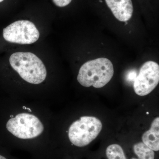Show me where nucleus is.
Masks as SVG:
<instances>
[{"label": "nucleus", "instance_id": "nucleus-1", "mask_svg": "<svg viewBox=\"0 0 159 159\" xmlns=\"http://www.w3.org/2000/svg\"><path fill=\"white\" fill-rule=\"evenodd\" d=\"M0 99V143L11 139L32 141L51 135V113L35 102Z\"/></svg>", "mask_w": 159, "mask_h": 159}, {"label": "nucleus", "instance_id": "nucleus-2", "mask_svg": "<svg viewBox=\"0 0 159 159\" xmlns=\"http://www.w3.org/2000/svg\"><path fill=\"white\" fill-rule=\"evenodd\" d=\"M12 69L26 82L37 85L42 83L47 77L45 66L36 55L31 52H16L9 58Z\"/></svg>", "mask_w": 159, "mask_h": 159}, {"label": "nucleus", "instance_id": "nucleus-3", "mask_svg": "<svg viewBox=\"0 0 159 159\" xmlns=\"http://www.w3.org/2000/svg\"><path fill=\"white\" fill-rule=\"evenodd\" d=\"M113 65L105 57L89 61L80 69L77 81L83 86L101 88L106 85L112 78Z\"/></svg>", "mask_w": 159, "mask_h": 159}, {"label": "nucleus", "instance_id": "nucleus-4", "mask_svg": "<svg viewBox=\"0 0 159 159\" xmlns=\"http://www.w3.org/2000/svg\"><path fill=\"white\" fill-rule=\"evenodd\" d=\"M102 128L101 121L96 117L82 116L72 122L67 133L72 145L83 147L96 139Z\"/></svg>", "mask_w": 159, "mask_h": 159}, {"label": "nucleus", "instance_id": "nucleus-5", "mask_svg": "<svg viewBox=\"0 0 159 159\" xmlns=\"http://www.w3.org/2000/svg\"><path fill=\"white\" fill-rule=\"evenodd\" d=\"M39 32L33 23L21 20L11 23L3 29V38L6 41L20 44H30L37 41Z\"/></svg>", "mask_w": 159, "mask_h": 159}, {"label": "nucleus", "instance_id": "nucleus-6", "mask_svg": "<svg viewBox=\"0 0 159 159\" xmlns=\"http://www.w3.org/2000/svg\"><path fill=\"white\" fill-rule=\"evenodd\" d=\"M159 82V65L148 61L142 65L139 75L134 80V90L139 96H146L154 89Z\"/></svg>", "mask_w": 159, "mask_h": 159}, {"label": "nucleus", "instance_id": "nucleus-7", "mask_svg": "<svg viewBox=\"0 0 159 159\" xmlns=\"http://www.w3.org/2000/svg\"><path fill=\"white\" fill-rule=\"evenodd\" d=\"M107 5L115 17L121 22H127L133 13L131 0H105Z\"/></svg>", "mask_w": 159, "mask_h": 159}, {"label": "nucleus", "instance_id": "nucleus-8", "mask_svg": "<svg viewBox=\"0 0 159 159\" xmlns=\"http://www.w3.org/2000/svg\"><path fill=\"white\" fill-rule=\"evenodd\" d=\"M159 118L157 117L152 121L149 130L142 136L143 143L154 151L159 150Z\"/></svg>", "mask_w": 159, "mask_h": 159}, {"label": "nucleus", "instance_id": "nucleus-9", "mask_svg": "<svg viewBox=\"0 0 159 159\" xmlns=\"http://www.w3.org/2000/svg\"><path fill=\"white\" fill-rule=\"evenodd\" d=\"M133 149L138 159H154V151L148 148L143 142H139L135 144Z\"/></svg>", "mask_w": 159, "mask_h": 159}, {"label": "nucleus", "instance_id": "nucleus-10", "mask_svg": "<svg viewBox=\"0 0 159 159\" xmlns=\"http://www.w3.org/2000/svg\"><path fill=\"white\" fill-rule=\"evenodd\" d=\"M106 155L108 159H126L123 149L117 144H112L107 147Z\"/></svg>", "mask_w": 159, "mask_h": 159}, {"label": "nucleus", "instance_id": "nucleus-11", "mask_svg": "<svg viewBox=\"0 0 159 159\" xmlns=\"http://www.w3.org/2000/svg\"><path fill=\"white\" fill-rule=\"evenodd\" d=\"M71 1L72 0H53L54 4L59 7H64L68 6Z\"/></svg>", "mask_w": 159, "mask_h": 159}, {"label": "nucleus", "instance_id": "nucleus-12", "mask_svg": "<svg viewBox=\"0 0 159 159\" xmlns=\"http://www.w3.org/2000/svg\"><path fill=\"white\" fill-rule=\"evenodd\" d=\"M137 77V72L136 73L135 71H131L129 72L128 75H127V79L128 80H134L136 77Z\"/></svg>", "mask_w": 159, "mask_h": 159}, {"label": "nucleus", "instance_id": "nucleus-13", "mask_svg": "<svg viewBox=\"0 0 159 159\" xmlns=\"http://www.w3.org/2000/svg\"><path fill=\"white\" fill-rule=\"evenodd\" d=\"M3 1H4V0H0V2H2Z\"/></svg>", "mask_w": 159, "mask_h": 159}, {"label": "nucleus", "instance_id": "nucleus-14", "mask_svg": "<svg viewBox=\"0 0 159 159\" xmlns=\"http://www.w3.org/2000/svg\"><path fill=\"white\" fill-rule=\"evenodd\" d=\"M131 159H138V158H133Z\"/></svg>", "mask_w": 159, "mask_h": 159}]
</instances>
